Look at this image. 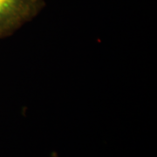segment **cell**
<instances>
[{
    "instance_id": "1",
    "label": "cell",
    "mask_w": 157,
    "mask_h": 157,
    "mask_svg": "<svg viewBox=\"0 0 157 157\" xmlns=\"http://www.w3.org/2000/svg\"><path fill=\"white\" fill-rule=\"evenodd\" d=\"M45 0H0V39L16 33L43 10Z\"/></svg>"
}]
</instances>
